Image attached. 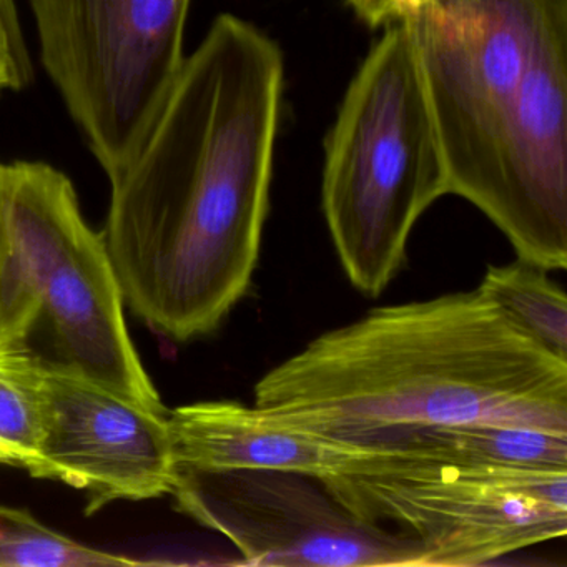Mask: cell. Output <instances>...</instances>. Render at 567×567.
<instances>
[{"mask_svg":"<svg viewBox=\"0 0 567 567\" xmlns=\"http://www.w3.org/2000/svg\"><path fill=\"white\" fill-rule=\"evenodd\" d=\"M284 75L270 38L237 16H218L107 174L102 237L124 303L175 341L217 330L250 287Z\"/></svg>","mask_w":567,"mask_h":567,"instance_id":"1","label":"cell"},{"mask_svg":"<svg viewBox=\"0 0 567 567\" xmlns=\"http://www.w3.org/2000/svg\"><path fill=\"white\" fill-rule=\"evenodd\" d=\"M255 406L360 446L460 424L567 436V360L480 291L444 295L315 338L258 381Z\"/></svg>","mask_w":567,"mask_h":567,"instance_id":"2","label":"cell"},{"mask_svg":"<svg viewBox=\"0 0 567 567\" xmlns=\"http://www.w3.org/2000/svg\"><path fill=\"white\" fill-rule=\"evenodd\" d=\"M450 194L520 261L567 267V0H434L403 22Z\"/></svg>","mask_w":567,"mask_h":567,"instance_id":"3","label":"cell"},{"mask_svg":"<svg viewBox=\"0 0 567 567\" xmlns=\"http://www.w3.org/2000/svg\"><path fill=\"white\" fill-rule=\"evenodd\" d=\"M450 194L406 25H388L351 81L327 138L321 204L348 280L380 297L417 218Z\"/></svg>","mask_w":567,"mask_h":567,"instance_id":"4","label":"cell"},{"mask_svg":"<svg viewBox=\"0 0 567 567\" xmlns=\"http://www.w3.org/2000/svg\"><path fill=\"white\" fill-rule=\"evenodd\" d=\"M321 483L361 519L394 524L426 567L481 566L567 533V471L440 463L373 450Z\"/></svg>","mask_w":567,"mask_h":567,"instance_id":"5","label":"cell"},{"mask_svg":"<svg viewBox=\"0 0 567 567\" xmlns=\"http://www.w3.org/2000/svg\"><path fill=\"white\" fill-rule=\"evenodd\" d=\"M6 212L16 247L42 298L61 361L118 396L167 413L132 343L124 295L102 234L82 217L74 185L44 162L4 165Z\"/></svg>","mask_w":567,"mask_h":567,"instance_id":"6","label":"cell"},{"mask_svg":"<svg viewBox=\"0 0 567 567\" xmlns=\"http://www.w3.org/2000/svg\"><path fill=\"white\" fill-rule=\"evenodd\" d=\"M41 61L105 174L184 65L192 0H29Z\"/></svg>","mask_w":567,"mask_h":567,"instance_id":"7","label":"cell"},{"mask_svg":"<svg viewBox=\"0 0 567 567\" xmlns=\"http://www.w3.org/2000/svg\"><path fill=\"white\" fill-rule=\"evenodd\" d=\"M172 494L181 511L231 540L240 564L426 567L414 537L361 519L307 474L177 466Z\"/></svg>","mask_w":567,"mask_h":567,"instance_id":"8","label":"cell"},{"mask_svg":"<svg viewBox=\"0 0 567 567\" xmlns=\"http://www.w3.org/2000/svg\"><path fill=\"white\" fill-rule=\"evenodd\" d=\"M42 390L44 437L32 476L84 491L87 514L174 491L177 461L167 413L138 406L61 361L42 360Z\"/></svg>","mask_w":567,"mask_h":567,"instance_id":"9","label":"cell"},{"mask_svg":"<svg viewBox=\"0 0 567 567\" xmlns=\"http://www.w3.org/2000/svg\"><path fill=\"white\" fill-rule=\"evenodd\" d=\"M167 423L177 466L198 471H291L323 480L373 453L237 401L187 404L167 413Z\"/></svg>","mask_w":567,"mask_h":567,"instance_id":"10","label":"cell"},{"mask_svg":"<svg viewBox=\"0 0 567 567\" xmlns=\"http://www.w3.org/2000/svg\"><path fill=\"white\" fill-rule=\"evenodd\" d=\"M371 447L440 463L567 471L566 434L507 424H460L400 431Z\"/></svg>","mask_w":567,"mask_h":567,"instance_id":"11","label":"cell"},{"mask_svg":"<svg viewBox=\"0 0 567 567\" xmlns=\"http://www.w3.org/2000/svg\"><path fill=\"white\" fill-rule=\"evenodd\" d=\"M477 291L527 337L567 360V298L546 270L520 260L489 267Z\"/></svg>","mask_w":567,"mask_h":567,"instance_id":"12","label":"cell"},{"mask_svg":"<svg viewBox=\"0 0 567 567\" xmlns=\"http://www.w3.org/2000/svg\"><path fill=\"white\" fill-rule=\"evenodd\" d=\"M45 426L42 360L25 348L0 353V446L34 473Z\"/></svg>","mask_w":567,"mask_h":567,"instance_id":"13","label":"cell"},{"mask_svg":"<svg viewBox=\"0 0 567 567\" xmlns=\"http://www.w3.org/2000/svg\"><path fill=\"white\" fill-rule=\"evenodd\" d=\"M145 560L78 543L31 513L0 506V567H125Z\"/></svg>","mask_w":567,"mask_h":567,"instance_id":"14","label":"cell"},{"mask_svg":"<svg viewBox=\"0 0 567 567\" xmlns=\"http://www.w3.org/2000/svg\"><path fill=\"white\" fill-rule=\"evenodd\" d=\"M2 171L4 164L0 167V353L25 348V340L42 317L41 293L9 227Z\"/></svg>","mask_w":567,"mask_h":567,"instance_id":"15","label":"cell"},{"mask_svg":"<svg viewBox=\"0 0 567 567\" xmlns=\"http://www.w3.org/2000/svg\"><path fill=\"white\" fill-rule=\"evenodd\" d=\"M31 79V59L16 0H0V95L8 91H21Z\"/></svg>","mask_w":567,"mask_h":567,"instance_id":"16","label":"cell"},{"mask_svg":"<svg viewBox=\"0 0 567 567\" xmlns=\"http://www.w3.org/2000/svg\"><path fill=\"white\" fill-rule=\"evenodd\" d=\"M434 0H347L354 14L370 28H388L413 18Z\"/></svg>","mask_w":567,"mask_h":567,"instance_id":"17","label":"cell"},{"mask_svg":"<svg viewBox=\"0 0 567 567\" xmlns=\"http://www.w3.org/2000/svg\"><path fill=\"white\" fill-rule=\"evenodd\" d=\"M0 464H12L11 456L6 453V450L2 446H0Z\"/></svg>","mask_w":567,"mask_h":567,"instance_id":"18","label":"cell"},{"mask_svg":"<svg viewBox=\"0 0 567 567\" xmlns=\"http://www.w3.org/2000/svg\"><path fill=\"white\" fill-rule=\"evenodd\" d=\"M0 167H2V164H0Z\"/></svg>","mask_w":567,"mask_h":567,"instance_id":"19","label":"cell"}]
</instances>
